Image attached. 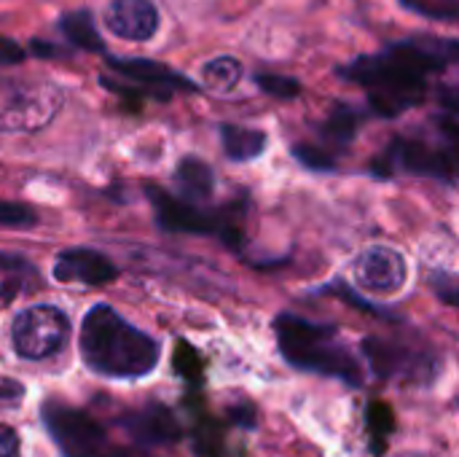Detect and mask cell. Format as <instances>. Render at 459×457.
Returning <instances> with one entry per match:
<instances>
[{"mask_svg":"<svg viewBox=\"0 0 459 457\" xmlns=\"http://www.w3.org/2000/svg\"><path fill=\"white\" fill-rule=\"evenodd\" d=\"M24 393V388L13 380H3L0 377V399H19Z\"/></svg>","mask_w":459,"mask_h":457,"instance_id":"836d02e7","label":"cell"},{"mask_svg":"<svg viewBox=\"0 0 459 457\" xmlns=\"http://www.w3.org/2000/svg\"><path fill=\"white\" fill-rule=\"evenodd\" d=\"M360 350L374 372V377L387 382H406V385H430L441 372V358L433 353L406 345L401 339L385 337H366Z\"/></svg>","mask_w":459,"mask_h":457,"instance_id":"52a82bcc","label":"cell"},{"mask_svg":"<svg viewBox=\"0 0 459 457\" xmlns=\"http://www.w3.org/2000/svg\"><path fill=\"white\" fill-rule=\"evenodd\" d=\"M433 291L441 302H446L449 307L457 304V280L455 275H446V272H438L433 275Z\"/></svg>","mask_w":459,"mask_h":457,"instance_id":"f1b7e54d","label":"cell"},{"mask_svg":"<svg viewBox=\"0 0 459 457\" xmlns=\"http://www.w3.org/2000/svg\"><path fill=\"white\" fill-rule=\"evenodd\" d=\"M105 27L121 40L145 43L159 30V8L151 0H110Z\"/></svg>","mask_w":459,"mask_h":457,"instance_id":"4fadbf2b","label":"cell"},{"mask_svg":"<svg viewBox=\"0 0 459 457\" xmlns=\"http://www.w3.org/2000/svg\"><path fill=\"white\" fill-rule=\"evenodd\" d=\"M459 57L455 38H409L379 54H363L342 65L336 73L366 86L368 105L382 119H395L420 105L428 94V78L452 67Z\"/></svg>","mask_w":459,"mask_h":457,"instance_id":"6da1fadb","label":"cell"},{"mask_svg":"<svg viewBox=\"0 0 459 457\" xmlns=\"http://www.w3.org/2000/svg\"><path fill=\"white\" fill-rule=\"evenodd\" d=\"M358 124H360V113L350 105H336V110H331V116L325 119V124L320 127V135L323 140L336 148V151H344L355 135H358Z\"/></svg>","mask_w":459,"mask_h":457,"instance_id":"d6986e66","label":"cell"},{"mask_svg":"<svg viewBox=\"0 0 459 457\" xmlns=\"http://www.w3.org/2000/svg\"><path fill=\"white\" fill-rule=\"evenodd\" d=\"M78 350L89 372L108 380H140L159 364V342L110 304H94L81 321Z\"/></svg>","mask_w":459,"mask_h":457,"instance_id":"7a4b0ae2","label":"cell"},{"mask_svg":"<svg viewBox=\"0 0 459 457\" xmlns=\"http://www.w3.org/2000/svg\"><path fill=\"white\" fill-rule=\"evenodd\" d=\"M116 423L140 447H169L183 439L178 415L161 401H148L140 409L124 412Z\"/></svg>","mask_w":459,"mask_h":457,"instance_id":"30bf717a","label":"cell"},{"mask_svg":"<svg viewBox=\"0 0 459 457\" xmlns=\"http://www.w3.org/2000/svg\"><path fill=\"white\" fill-rule=\"evenodd\" d=\"M172 366H175V372L180 374V380H186L191 388H199V385L204 382V361H202L199 350H196L191 342L178 339Z\"/></svg>","mask_w":459,"mask_h":457,"instance_id":"7402d4cb","label":"cell"},{"mask_svg":"<svg viewBox=\"0 0 459 457\" xmlns=\"http://www.w3.org/2000/svg\"><path fill=\"white\" fill-rule=\"evenodd\" d=\"M218 132H221L223 154L231 162H255L269 145V137L264 129L239 127V124H221Z\"/></svg>","mask_w":459,"mask_h":457,"instance_id":"e0dca14e","label":"cell"},{"mask_svg":"<svg viewBox=\"0 0 459 457\" xmlns=\"http://www.w3.org/2000/svg\"><path fill=\"white\" fill-rule=\"evenodd\" d=\"M0 457H22L19 434L8 426H0Z\"/></svg>","mask_w":459,"mask_h":457,"instance_id":"4dcf8cb0","label":"cell"},{"mask_svg":"<svg viewBox=\"0 0 459 457\" xmlns=\"http://www.w3.org/2000/svg\"><path fill=\"white\" fill-rule=\"evenodd\" d=\"M226 420L237 428H247V431H255L258 426V412L250 401H239V404H231L226 409Z\"/></svg>","mask_w":459,"mask_h":457,"instance_id":"83f0119b","label":"cell"},{"mask_svg":"<svg viewBox=\"0 0 459 457\" xmlns=\"http://www.w3.org/2000/svg\"><path fill=\"white\" fill-rule=\"evenodd\" d=\"M24 57H27V51L13 38L0 35V65H19V62H24Z\"/></svg>","mask_w":459,"mask_h":457,"instance_id":"f546056e","label":"cell"},{"mask_svg":"<svg viewBox=\"0 0 459 457\" xmlns=\"http://www.w3.org/2000/svg\"><path fill=\"white\" fill-rule=\"evenodd\" d=\"M274 337L280 356L288 366L339 380L350 388H363V369L352 350L339 339V329L331 323H315L293 312L274 318Z\"/></svg>","mask_w":459,"mask_h":457,"instance_id":"3957f363","label":"cell"},{"mask_svg":"<svg viewBox=\"0 0 459 457\" xmlns=\"http://www.w3.org/2000/svg\"><path fill=\"white\" fill-rule=\"evenodd\" d=\"M175 186L180 191L183 199L188 202H207L215 191V175L212 167L207 162H202L199 156H183L175 167Z\"/></svg>","mask_w":459,"mask_h":457,"instance_id":"2e32d148","label":"cell"},{"mask_svg":"<svg viewBox=\"0 0 459 457\" xmlns=\"http://www.w3.org/2000/svg\"><path fill=\"white\" fill-rule=\"evenodd\" d=\"M352 275L358 286L371 294H395L403 288L409 277V264L401 250L387 245H371L363 253H358Z\"/></svg>","mask_w":459,"mask_h":457,"instance_id":"8fae6325","label":"cell"},{"mask_svg":"<svg viewBox=\"0 0 459 457\" xmlns=\"http://www.w3.org/2000/svg\"><path fill=\"white\" fill-rule=\"evenodd\" d=\"M59 30H62V35L67 38V43L75 46V48L94 51V54H102V51H105V40H102V35L97 32V24H94L91 11H86V8L65 13V16L59 19Z\"/></svg>","mask_w":459,"mask_h":457,"instance_id":"ac0fdd59","label":"cell"},{"mask_svg":"<svg viewBox=\"0 0 459 457\" xmlns=\"http://www.w3.org/2000/svg\"><path fill=\"white\" fill-rule=\"evenodd\" d=\"M70 339V318L54 304H32L11 323L13 353L24 361H46L65 350Z\"/></svg>","mask_w":459,"mask_h":457,"instance_id":"ba28073f","label":"cell"},{"mask_svg":"<svg viewBox=\"0 0 459 457\" xmlns=\"http://www.w3.org/2000/svg\"><path fill=\"white\" fill-rule=\"evenodd\" d=\"M40 420L65 457H113L108 431L89 412L46 399L40 407Z\"/></svg>","mask_w":459,"mask_h":457,"instance_id":"5b68a950","label":"cell"},{"mask_svg":"<svg viewBox=\"0 0 459 457\" xmlns=\"http://www.w3.org/2000/svg\"><path fill=\"white\" fill-rule=\"evenodd\" d=\"M293 159L299 164H304L307 170H312V172H333L336 170L333 151H323V148H315V145H307V143L293 145Z\"/></svg>","mask_w":459,"mask_h":457,"instance_id":"cb8c5ba5","label":"cell"},{"mask_svg":"<svg viewBox=\"0 0 459 457\" xmlns=\"http://www.w3.org/2000/svg\"><path fill=\"white\" fill-rule=\"evenodd\" d=\"M116 277H118V267L105 253L91 248H67L54 261V280L59 283L108 286Z\"/></svg>","mask_w":459,"mask_h":457,"instance_id":"7c38bea8","label":"cell"},{"mask_svg":"<svg viewBox=\"0 0 459 457\" xmlns=\"http://www.w3.org/2000/svg\"><path fill=\"white\" fill-rule=\"evenodd\" d=\"M62 105V92L54 83L11 86L0 92V129H40Z\"/></svg>","mask_w":459,"mask_h":457,"instance_id":"9c48e42d","label":"cell"},{"mask_svg":"<svg viewBox=\"0 0 459 457\" xmlns=\"http://www.w3.org/2000/svg\"><path fill=\"white\" fill-rule=\"evenodd\" d=\"M371 172L377 178H390L395 172L409 175H428L438 178L446 186L457 183V162H455V145H433L422 137H393L387 151L371 162Z\"/></svg>","mask_w":459,"mask_h":457,"instance_id":"8992f818","label":"cell"},{"mask_svg":"<svg viewBox=\"0 0 459 457\" xmlns=\"http://www.w3.org/2000/svg\"><path fill=\"white\" fill-rule=\"evenodd\" d=\"M0 269H5V272H32V264L24 256L0 250Z\"/></svg>","mask_w":459,"mask_h":457,"instance_id":"1f68e13d","label":"cell"},{"mask_svg":"<svg viewBox=\"0 0 459 457\" xmlns=\"http://www.w3.org/2000/svg\"><path fill=\"white\" fill-rule=\"evenodd\" d=\"M366 431L371 455L382 457L387 453V442L395 434V412L385 401H371L366 407Z\"/></svg>","mask_w":459,"mask_h":457,"instance_id":"ffe728a7","label":"cell"},{"mask_svg":"<svg viewBox=\"0 0 459 457\" xmlns=\"http://www.w3.org/2000/svg\"><path fill=\"white\" fill-rule=\"evenodd\" d=\"M401 5L438 22H455L459 16V0H401Z\"/></svg>","mask_w":459,"mask_h":457,"instance_id":"603a6c76","label":"cell"},{"mask_svg":"<svg viewBox=\"0 0 459 457\" xmlns=\"http://www.w3.org/2000/svg\"><path fill=\"white\" fill-rule=\"evenodd\" d=\"M30 51L35 54V57H40V59H51V57H59V48L54 46V43H48V40H30Z\"/></svg>","mask_w":459,"mask_h":457,"instance_id":"d6a6232c","label":"cell"},{"mask_svg":"<svg viewBox=\"0 0 459 457\" xmlns=\"http://www.w3.org/2000/svg\"><path fill=\"white\" fill-rule=\"evenodd\" d=\"M108 67L126 78V81H134L140 86H148V89H156V92H199V86L186 78L183 73H175L172 67L156 62V59H126V57H108Z\"/></svg>","mask_w":459,"mask_h":457,"instance_id":"5bb4252c","label":"cell"},{"mask_svg":"<svg viewBox=\"0 0 459 457\" xmlns=\"http://www.w3.org/2000/svg\"><path fill=\"white\" fill-rule=\"evenodd\" d=\"M202 81L215 92H231L242 81V62L234 57H215L202 65Z\"/></svg>","mask_w":459,"mask_h":457,"instance_id":"44dd1931","label":"cell"},{"mask_svg":"<svg viewBox=\"0 0 459 457\" xmlns=\"http://www.w3.org/2000/svg\"><path fill=\"white\" fill-rule=\"evenodd\" d=\"M148 202L156 210V224L169 234H215L221 237L231 250L245 248L242 229L223 213V210H204L196 202H188L183 197H172L169 191L159 186H143Z\"/></svg>","mask_w":459,"mask_h":457,"instance_id":"277c9868","label":"cell"},{"mask_svg":"<svg viewBox=\"0 0 459 457\" xmlns=\"http://www.w3.org/2000/svg\"><path fill=\"white\" fill-rule=\"evenodd\" d=\"M325 291H333L336 296H342L344 302H350V304H355L358 310H366V312H371V315H377V318H390L393 321V312H387L385 307H377V304H371V302H366V299H360L355 291H350L342 280H336V286H328Z\"/></svg>","mask_w":459,"mask_h":457,"instance_id":"4316f807","label":"cell"},{"mask_svg":"<svg viewBox=\"0 0 459 457\" xmlns=\"http://www.w3.org/2000/svg\"><path fill=\"white\" fill-rule=\"evenodd\" d=\"M38 226V213L22 202L0 199V229H32Z\"/></svg>","mask_w":459,"mask_h":457,"instance_id":"d4e9b609","label":"cell"},{"mask_svg":"<svg viewBox=\"0 0 459 457\" xmlns=\"http://www.w3.org/2000/svg\"><path fill=\"white\" fill-rule=\"evenodd\" d=\"M188 420H191V442L196 457H223L226 455V423L207 415L204 404L196 399H188L186 404Z\"/></svg>","mask_w":459,"mask_h":457,"instance_id":"9a60e30c","label":"cell"},{"mask_svg":"<svg viewBox=\"0 0 459 457\" xmlns=\"http://www.w3.org/2000/svg\"><path fill=\"white\" fill-rule=\"evenodd\" d=\"M255 83L261 92L272 94V97H280V100H293L301 94V83L296 78H288V75H274V73H258L255 75Z\"/></svg>","mask_w":459,"mask_h":457,"instance_id":"484cf974","label":"cell"}]
</instances>
